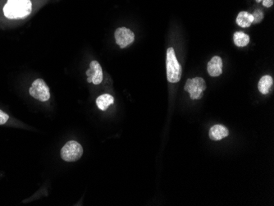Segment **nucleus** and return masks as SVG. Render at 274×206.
I'll return each mask as SVG.
<instances>
[{
    "label": "nucleus",
    "mask_w": 274,
    "mask_h": 206,
    "mask_svg": "<svg viewBox=\"0 0 274 206\" xmlns=\"http://www.w3.org/2000/svg\"><path fill=\"white\" fill-rule=\"evenodd\" d=\"M115 41L117 46L121 49L126 48L133 43L135 40V35L131 30L126 27L117 28L114 33Z\"/></svg>",
    "instance_id": "obj_6"
},
{
    "label": "nucleus",
    "mask_w": 274,
    "mask_h": 206,
    "mask_svg": "<svg viewBox=\"0 0 274 206\" xmlns=\"http://www.w3.org/2000/svg\"><path fill=\"white\" fill-rule=\"evenodd\" d=\"M31 0H7L3 7V14L8 19H22L31 14Z\"/></svg>",
    "instance_id": "obj_1"
},
{
    "label": "nucleus",
    "mask_w": 274,
    "mask_h": 206,
    "mask_svg": "<svg viewBox=\"0 0 274 206\" xmlns=\"http://www.w3.org/2000/svg\"><path fill=\"white\" fill-rule=\"evenodd\" d=\"M166 66H167V81L171 83H176L181 80V66L177 61L176 53L173 49H167V60H166Z\"/></svg>",
    "instance_id": "obj_2"
},
{
    "label": "nucleus",
    "mask_w": 274,
    "mask_h": 206,
    "mask_svg": "<svg viewBox=\"0 0 274 206\" xmlns=\"http://www.w3.org/2000/svg\"><path fill=\"white\" fill-rule=\"evenodd\" d=\"M9 119V116L0 109V125H3Z\"/></svg>",
    "instance_id": "obj_15"
},
{
    "label": "nucleus",
    "mask_w": 274,
    "mask_h": 206,
    "mask_svg": "<svg viewBox=\"0 0 274 206\" xmlns=\"http://www.w3.org/2000/svg\"><path fill=\"white\" fill-rule=\"evenodd\" d=\"M252 16L253 23H255V24L260 23V22H261V21L264 19V12L260 9L255 10Z\"/></svg>",
    "instance_id": "obj_14"
},
{
    "label": "nucleus",
    "mask_w": 274,
    "mask_h": 206,
    "mask_svg": "<svg viewBox=\"0 0 274 206\" xmlns=\"http://www.w3.org/2000/svg\"><path fill=\"white\" fill-rule=\"evenodd\" d=\"M236 23H237L239 27H243V28L250 27L253 23L252 14L245 12V11L239 12V14L237 15V17H236Z\"/></svg>",
    "instance_id": "obj_12"
},
{
    "label": "nucleus",
    "mask_w": 274,
    "mask_h": 206,
    "mask_svg": "<svg viewBox=\"0 0 274 206\" xmlns=\"http://www.w3.org/2000/svg\"><path fill=\"white\" fill-rule=\"evenodd\" d=\"M114 102V99L110 94H104L99 96L96 100V104L100 110H107L110 105H112Z\"/></svg>",
    "instance_id": "obj_11"
},
{
    "label": "nucleus",
    "mask_w": 274,
    "mask_h": 206,
    "mask_svg": "<svg viewBox=\"0 0 274 206\" xmlns=\"http://www.w3.org/2000/svg\"><path fill=\"white\" fill-rule=\"evenodd\" d=\"M273 86H274V79L271 76L265 75L261 77L258 84V89L260 93L263 95H267L272 91Z\"/></svg>",
    "instance_id": "obj_10"
},
{
    "label": "nucleus",
    "mask_w": 274,
    "mask_h": 206,
    "mask_svg": "<svg viewBox=\"0 0 274 206\" xmlns=\"http://www.w3.org/2000/svg\"><path fill=\"white\" fill-rule=\"evenodd\" d=\"M184 89L188 92L191 100L196 101L202 98L204 91L206 89V83L201 77H195L187 80Z\"/></svg>",
    "instance_id": "obj_4"
},
{
    "label": "nucleus",
    "mask_w": 274,
    "mask_h": 206,
    "mask_svg": "<svg viewBox=\"0 0 274 206\" xmlns=\"http://www.w3.org/2000/svg\"><path fill=\"white\" fill-rule=\"evenodd\" d=\"M208 72L211 77H219L222 73V60L219 56H215L208 63Z\"/></svg>",
    "instance_id": "obj_8"
},
{
    "label": "nucleus",
    "mask_w": 274,
    "mask_h": 206,
    "mask_svg": "<svg viewBox=\"0 0 274 206\" xmlns=\"http://www.w3.org/2000/svg\"><path fill=\"white\" fill-rule=\"evenodd\" d=\"M87 82L94 85H100L103 81V70L97 61H92L90 68L86 71Z\"/></svg>",
    "instance_id": "obj_7"
},
{
    "label": "nucleus",
    "mask_w": 274,
    "mask_h": 206,
    "mask_svg": "<svg viewBox=\"0 0 274 206\" xmlns=\"http://www.w3.org/2000/svg\"><path fill=\"white\" fill-rule=\"evenodd\" d=\"M29 93L33 98L46 102L50 98V91L48 86L42 79H36L29 89Z\"/></svg>",
    "instance_id": "obj_5"
},
{
    "label": "nucleus",
    "mask_w": 274,
    "mask_h": 206,
    "mask_svg": "<svg viewBox=\"0 0 274 206\" xmlns=\"http://www.w3.org/2000/svg\"><path fill=\"white\" fill-rule=\"evenodd\" d=\"M210 139L213 141H221L229 135V131L223 125H215L210 129Z\"/></svg>",
    "instance_id": "obj_9"
},
{
    "label": "nucleus",
    "mask_w": 274,
    "mask_h": 206,
    "mask_svg": "<svg viewBox=\"0 0 274 206\" xmlns=\"http://www.w3.org/2000/svg\"><path fill=\"white\" fill-rule=\"evenodd\" d=\"M60 154L61 158L66 162H76L83 154V148L78 142L69 141L63 146Z\"/></svg>",
    "instance_id": "obj_3"
},
{
    "label": "nucleus",
    "mask_w": 274,
    "mask_h": 206,
    "mask_svg": "<svg viewBox=\"0 0 274 206\" xmlns=\"http://www.w3.org/2000/svg\"><path fill=\"white\" fill-rule=\"evenodd\" d=\"M233 40L234 43L237 47H245L250 43V36L241 31L234 34Z\"/></svg>",
    "instance_id": "obj_13"
},
{
    "label": "nucleus",
    "mask_w": 274,
    "mask_h": 206,
    "mask_svg": "<svg viewBox=\"0 0 274 206\" xmlns=\"http://www.w3.org/2000/svg\"><path fill=\"white\" fill-rule=\"evenodd\" d=\"M257 2H263V5L266 7H272L274 4V0H255Z\"/></svg>",
    "instance_id": "obj_16"
}]
</instances>
